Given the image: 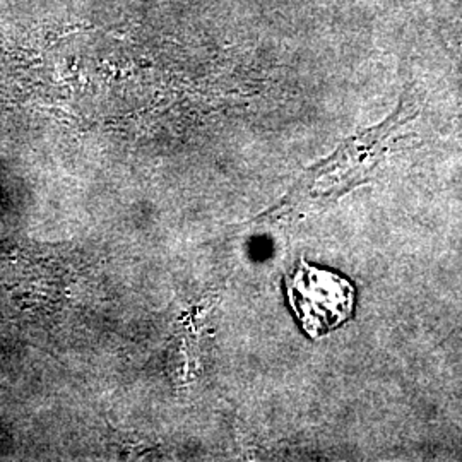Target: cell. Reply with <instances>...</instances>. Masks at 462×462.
Here are the masks:
<instances>
[{"label":"cell","instance_id":"cell-1","mask_svg":"<svg viewBox=\"0 0 462 462\" xmlns=\"http://www.w3.org/2000/svg\"><path fill=\"white\" fill-rule=\"evenodd\" d=\"M416 116V108L408 99L397 105L396 112L374 127L351 135L328 160L310 170L307 194L310 198H336L365 183L385 156L404 137L406 127Z\"/></svg>","mask_w":462,"mask_h":462},{"label":"cell","instance_id":"cell-2","mask_svg":"<svg viewBox=\"0 0 462 462\" xmlns=\"http://www.w3.org/2000/svg\"><path fill=\"white\" fill-rule=\"evenodd\" d=\"M284 286L291 310L314 339L343 326L355 310V286L346 278L303 259L284 278Z\"/></svg>","mask_w":462,"mask_h":462}]
</instances>
